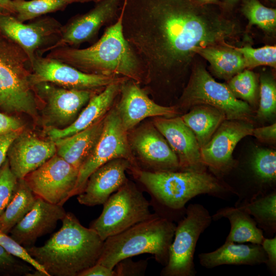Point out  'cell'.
<instances>
[{
    "instance_id": "obj_1",
    "label": "cell",
    "mask_w": 276,
    "mask_h": 276,
    "mask_svg": "<svg viewBox=\"0 0 276 276\" xmlns=\"http://www.w3.org/2000/svg\"><path fill=\"white\" fill-rule=\"evenodd\" d=\"M123 35L150 79L191 70L198 49L235 46L244 35L237 19L198 0H122Z\"/></svg>"
},
{
    "instance_id": "obj_2",
    "label": "cell",
    "mask_w": 276,
    "mask_h": 276,
    "mask_svg": "<svg viewBox=\"0 0 276 276\" xmlns=\"http://www.w3.org/2000/svg\"><path fill=\"white\" fill-rule=\"evenodd\" d=\"M61 221L60 229L43 246L25 248L50 276H78L97 263L104 241L71 212Z\"/></svg>"
},
{
    "instance_id": "obj_3",
    "label": "cell",
    "mask_w": 276,
    "mask_h": 276,
    "mask_svg": "<svg viewBox=\"0 0 276 276\" xmlns=\"http://www.w3.org/2000/svg\"><path fill=\"white\" fill-rule=\"evenodd\" d=\"M130 171L151 195L157 213L173 222L185 216L187 203L198 195L226 199L233 194L220 179L206 171L154 172L138 168Z\"/></svg>"
},
{
    "instance_id": "obj_4",
    "label": "cell",
    "mask_w": 276,
    "mask_h": 276,
    "mask_svg": "<svg viewBox=\"0 0 276 276\" xmlns=\"http://www.w3.org/2000/svg\"><path fill=\"white\" fill-rule=\"evenodd\" d=\"M45 56L87 73L121 76L137 83L145 77L141 62L123 35L120 14L90 47H59L48 52Z\"/></svg>"
},
{
    "instance_id": "obj_5",
    "label": "cell",
    "mask_w": 276,
    "mask_h": 276,
    "mask_svg": "<svg viewBox=\"0 0 276 276\" xmlns=\"http://www.w3.org/2000/svg\"><path fill=\"white\" fill-rule=\"evenodd\" d=\"M176 225L174 222L155 213L152 218L105 239L97 263L113 269L124 259L149 254L165 266Z\"/></svg>"
},
{
    "instance_id": "obj_6",
    "label": "cell",
    "mask_w": 276,
    "mask_h": 276,
    "mask_svg": "<svg viewBox=\"0 0 276 276\" xmlns=\"http://www.w3.org/2000/svg\"><path fill=\"white\" fill-rule=\"evenodd\" d=\"M32 63L25 51L0 31V109L37 114L39 98L31 84Z\"/></svg>"
},
{
    "instance_id": "obj_7",
    "label": "cell",
    "mask_w": 276,
    "mask_h": 276,
    "mask_svg": "<svg viewBox=\"0 0 276 276\" xmlns=\"http://www.w3.org/2000/svg\"><path fill=\"white\" fill-rule=\"evenodd\" d=\"M198 104L208 105L218 109L224 113L226 120L250 122V106L236 98L226 84L217 82L203 65L195 63L177 108L187 110Z\"/></svg>"
},
{
    "instance_id": "obj_8",
    "label": "cell",
    "mask_w": 276,
    "mask_h": 276,
    "mask_svg": "<svg viewBox=\"0 0 276 276\" xmlns=\"http://www.w3.org/2000/svg\"><path fill=\"white\" fill-rule=\"evenodd\" d=\"M103 205L101 214L89 227L104 241L155 214L151 213L150 204L143 194L128 180Z\"/></svg>"
},
{
    "instance_id": "obj_9",
    "label": "cell",
    "mask_w": 276,
    "mask_h": 276,
    "mask_svg": "<svg viewBox=\"0 0 276 276\" xmlns=\"http://www.w3.org/2000/svg\"><path fill=\"white\" fill-rule=\"evenodd\" d=\"M212 216L202 204L191 203L185 216L177 222L173 241L169 250L167 264L162 276H195L194 262L196 244L202 233L212 222Z\"/></svg>"
},
{
    "instance_id": "obj_10",
    "label": "cell",
    "mask_w": 276,
    "mask_h": 276,
    "mask_svg": "<svg viewBox=\"0 0 276 276\" xmlns=\"http://www.w3.org/2000/svg\"><path fill=\"white\" fill-rule=\"evenodd\" d=\"M127 132L116 108L109 111L104 117L103 130L95 148L79 170L77 181L71 197L80 193L92 173L111 160L125 158L134 168H138L130 151Z\"/></svg>"
},
{
    "instance_id": "obj_11",
    "label": "cell",
    "mask_w": 276,
    "mask_h": 276,
    "mask_svg": "<svg viewBox=\"0 0 276 276\" xmlns=\"http://www.w3.org/2000/svg\"><path fill=\"white\" fill-rule=\"evenodd\" d=\"M62 26L56 19L49 16L25 24L10 14L0 12V31L25 51L31 63L36 56L49 52L57 42Z\"/></svg>"
},
{
    "instance_id": "obj_12",
    "label": "cell",
    "mask_w": 276,
    "mask_h": 276,
    "mask_svg": "<svg viewBox=\"0 0 276 276\" xmlns=\"http://www.w3.org/2000/svg\"><path fill=\"white\" fill-rule=\"evenodd\" d=\"M78 174L79 170L56 154L24 179L37 197L63 205L71 197Z\"/></svg>"
},
{
    "instance_id": "obj_13",
    "label": "cell",
    "mask_w": 276,
    "mask_h": 276,
    "mask_svg": "<svg viewBox=\"0 0 276 276\" xmlns=\"http://www.w3.org/2000/svg\"><path fill=\"white\" fill-rule=\"evenodd\" d=\"M120 77L87 73L57 60L36 56L32 61L31 84L48 82L70 89L94 90L104 88Z\"/></svg>"
},
{
    "instance_id": "obj_14",
    "label": "cell",
    "mask_w": 276,
    "mask_h": 276,
    "mask_svg": "<svg viewBox=\"0 0 276 276\" xmlns=\"http://www.w3.org/2000/svg\"><path fill=\"white\" fill-rule=\"evenodd\" d=\"M254 128L251 122L223 121L209 142L200 148L203 164L221 179L236 164L233 153L236 145L243 137L252 135Z\"/></svg>"
},
{
    "instance_id": "obj_15",
    "label": "cell",
    "mask_w": 276,
    "mask_h": 276,
    "mask_svg": "<svg viewBox=\"0 0 276 276\" xmlns=\"http://www.w3.org/2000/svg\"><path fill=\"white\" fill-rule=\"evenodd\" d=\"M39 98L46 103L47 117L52 123L61 128L71 125L81 109L94 95L89 90L70 89L48 82L34 86Z\"/></svg>"
},
{
    "instance_id": "obj_16",
    "label": "cell",
    "mask_w": 276,
    "mask_h": 276,
    "mask_svg": "<svg viewBox=\"0 0 276 276\" xmlns=\"http://www.w3.org/2000/svg\"><path fill=\"white\" fill-rule=\"evenodd\" d=\"M153 124L177 155L180 171H206L196 137L181 117H155Z\"/></svg>"
},
{
    "instance_id": "obj_17",
    "label": "cell",
    "mask_w": 276,
    "mask_h": 276,
    "mask_svg": "<svg viewBox=\"0 0 276 276\" xmlns=\"http://www.w3.org/2000/svg\"><path fill=\"white\" fill-rule=\"evenodd\" d=\"M137 82L125 79L122 83L121 98L115 107L126 131L150 117H173L177 113L176 106L159 105L149 98Z\"/></svg>"
},
{
    "instance_id": "obj_18",
    "label": "cell",
    "mask_w": 276,
    "mask_h": 276,
    "mask_svg": "<svg viewBox=\"0 0 276 276\" xmlns=\"http://www.w3.org/2000/svg\"><path fill=\"white\" fill-rule=\"evenodd\" d=\"M122 2L101 0L87 13L71 19L62 26L60 37L50 51L62 47H72L93 39L101 27L117 14Z\"/></svg>"
},
{
    "instance_id": "obj_19",
    "label": "cell",
    "mask_w": 276,
    "mask_h": 276,
    "mask_svg": "<svg viewBox=\"0 0 276 276\" xmlns=\"http://www.w3.org/2000/svg\"><path fill=\"white\" fill-rule=\"evenodd\" d=\"M133 168L128 160L122 158L102 165L89 176L84 188L78 195V201L88 206L103 204L126 183L128 180L126 171Z\"/></svg>"
},
{
    "instance_id": "obj_20",
    "label": "cell",
    "mask_w": 276,
    "mask_h": 276,
    "mask_svg": "<svg viewBox=\"0 0 276 276\" xmlns=\"http://www.w3.org/2000/svg\"><path fill=\"white\" fill-rule=\"evenodd\" d=\"M66 214L63 205L36 196L31 209L11 230V237L25 248L33 246L38 238L51 233Z\"/></svg>"
},
{
    "instance_id": "obj_21",
    "label": "cell",
    "mask_w": 276,
    "mask_h": 276,
    "mask_svg": "<svg viewBox=\"0 0 276 276\" xmlns=\"http://www.w3.org/2000/svg\"><path fill=\"white\" fill-rule=\"evenodd\" d=\"M131 142L141 162L151 169L150 171L179 170L177 155L153 124L137 129Z\"/></svg>"
},
{
    "instance_id": "obj_22",
    "label": "cell",
    "mask_w": 276,
    "mask_h": 276,
    "mask_svg": "<svg viewBox=\"0 0 276 276\" xmlns=\"http://www.w3.org/2000/svg\"><path fill=\"white\" fill-rule=\"evenodd\" d=\"M56 154L54 141H44L21 132L13 142L7 153L10 169L18 179H24Z\"/></svg>"
},
{
    "instance_id": "obj_23",
    "label": "cell",
    "mask_w": 276,
    "mask_h": 276,
    "mask_svg": "<svg viewBox=\"0 0 276 276\" xmlns=\"http://www.w3.org/2000/svg\"><path fill=\"white\" fill-rule=\"evenodd\" d=\"M125 79L127 78H121L107 85L98 94L94 95L74 122L67 127L49 129L47 134L51 140L71 136L89 127L104 117L120 93L122 83Z\"/></svg>"
},
{
    "instance_id": "obj_24",
    "label": "cell",
    "mask_w": 276,
    "mask_h": 276,
    "mask_svg": "<svg viewBox=\"0 0 276 276\" xmlns=\"http://www.w3.org/2000/svg\"><path fill=\"white\" fill-rule=\"evenodd\" d=\"M200 264L207 269L223 265L255 266L267 262V257L261 244H236L225 241L216 250L198 255Z\"/></svg>"
},
{
    "instance_id": "obj_25",
    "label": "cell",
    "mask_w": 276,
    "mask_h": 276,
    "mask_svg": "<svg viewBox=\"0 0 276 276\" xmlns=\"http://www.w3.org/2000/svg\"><path fill=\"white\" fill-rule=\"evenodd\" d=\"M104 117L74 134L54 140L56 154L79 170L91 153L100 138L104 126Z\"/></svg>"
},
{
    "instance_id": "obj_26",
    "label": "cell",
    "mask_w": 276,
    "mask_h": 276,
    "mask_svg": "<svg viewBox=\"0 0 276 276\" xmlns=\"http://www.w3.org/2000/svg\"><path fill=\"white\" fill-rule=\"evenodd\" d=\"M212 218L213 221L223 218L229 220L231 230L225 241L261 244L265 238L263 231L258 226L255 219L241 207L221 208Z\"/></svg>"
},
{
    "instance_id": "obj_27",
    "label": "cell",
    "mask_w": 276,
    "mask_h": 276,
    "mask_svg": "<svg viewBox=\"0 0 276 276\" xmlns=\"http://www.w3.org/2000/svg\"><path fill=\"white\" fill-rule=\"evenodd\" d=\"M181 118L194 134L200 148L209 142L219 125L226 120L222 111L205 104L191 107Z\"/></svg>"
},
{
    "instance_id": "obj_28",
    "label": "cell",
    "mask_w": 276,
    "mask_h": 276,
    "mask_svg": "<svg viewBox=\"0 0 276 276\" xmlns=\"http://www.w3.org/2000/svg\"><path fill=\"white\" fill-rule=\"evenodd\" d=\"M234 46H215L198 49L197 53L210 63L215 76L229 80L246 69L244 59Z\"/></svg>"
},
{
    "instance_id": "obj_29",
    "label": "cell",
    "mask_w": 276,
    "mask_h": 276,
    "mask_svg": "<svg viewBox=\"0 0 276 276\" xmlns=\"http://www.w3.org/2000/svg\"><path fill=\"white\" fill-rule=\"evenodd\" d=\"M36 198L24 179H18L12 197L0 216V231L10 232L31 209Z\"/></svg>"
},
{
    "instance_id": "obj_30",
    "label": "cell",
    "mask_w": 276,
    "mask_h": 276,
    "mask_svg": "<svg viewBox=\"0 0 276 276\" xmlns=\"http://www.w3.org/2000/svg\"><path fill=\"white\" fill-rule=\"evenodd\" d=\"M237 207L242 208L253 217L267 238L274 236L276 233V191Z\"/></svg>"
},
{
    "instance_id": "obj_31",
    "label": "cell",
    "mask_w": 276,
    "mask_h": 276,
    "mask_svg": "<svg viewBox=\"0 0 276 276\" xmlns=\"http://www.w3.org/2000/svg\"><path fill=\"white\" fill-rule=\"evenodd\" d=\"M12 1L14 17L22 22L62 10L68 5L64 0Z\"/></svg>"
},
{
    "instance_id": "obj_32",
    "label": "cell",
    "mask_w": 276,
    "mask_h": 276,
    "mask_svg": "<svg viewBox=\"0 0 276 276\" xmlns=\"http://www.w3.org/2000/svg\"><path fill=\"white\" fill-rule=\"evenodd\" d=\"M226 85L236 98L256 106L259 86L258 77L252 71L244 70L228 80Z\"/></svg>"
},
{
    "instance_id": "obj_33",
    "label": "cell",
    "mask_w": 276,
    "mask_h": 276,
    "mask_svg": "<svg viewBox=\"0 0 276 276\" xmlns=\"http://www.w3.org/2000/svg\"><path fill=\"white\" fill-rule=\"evenodd\" d=\"M241 11L248 20V28L257 25L268 34L275 32V9L264 6L259 0H243Z\"/></svg>"
},
{
    "instance_id": "obj_34",
    "label": "cell",
    "mask_w": 276,
    "mask_h": 276,
    "mask_svg": "<svg viewBox=\"0 0 276 276\" xmlns=\"http://www.w3.org/2000/svg\"><path fill=\"white\" fill-rule=\"evenodd\" d=\"M248 162L259 179L268 190L276 191V152L267 149H259Z\"/></svg>"
},
{
    "instance_id": "obj_35",
    "label": "cell",
    "mask_w": 276,
    "mask_h": 276,
    "mask_svg": "<svg viewBox=\"0 0 276 276\" xmlns=\"http://www.w3.org/2000/svg\"><path fill=\"white\" fill-rule=\"evenodd\" d=\"M259 97L257 117L261 120H269L276 113V84L269 73H264L260 76Z\"/></svg>"
},
{
    "instance_id": "obj_36",
    "label": "cell",
    "mask_w": 276,
    "mask_h": 276,
    "mask_svg": "<svg viewBox=\"0 0 276 276\" xmlns=\"http://www.w3.org/2000/svg\"><path fill=\"white\" fill-rule=\"evenodd\" d=\"M242 55L246 68L250 69L260 65L276 67V47L275 45H265L255 49L250 45L235 47Z\"/></svg>"
},
{
    "instance_id": "obj_37",
    "label": "cell",
    "mask_w": 276,
    "mask_h": 276,
    "mask_svg": "<svg viewBox=\"0 0 276 276\" xmlns=\"http://www.w3.org/2000/svg\"><path fill=\"white\" fill-rule=\"evenodd\" d=\"M18 179L12 172L8 160L0 168V216L11 200Z\"/></svg>"
},
{
    "instance_id": "obj_38",
    "label": "cell",
    "mask_w": 276,
    "mask_h": 276,
    "mask_svg": "<svg viewBox=\"0 0 276 276\" xmlns=\"http://www.w3.org/2000/svg\"><path fill=\"white\" fill-rule=\"evenodd\" d=\"M0 245L11 255L33 266L38 271V275L50 276L45 269L29 254L25 247L2 231H0Z\"/></svg>"
},
{
    "instance_id": "obj_39",
    "label": "cell",
    "mask_w": 276,
    "mask_h": 276,
    "mask_svg": "<svg viewBox=\"0 0 276 276\" xmlns=\"http://www.w3.org/2000/svg\"><path fill=\"white\" fill-rule=\"evenodd\" d=\"M15 257L0 245L1 269H8L18 275H31L34 272L33 266H30L24 260H17Z\"/></svg>"
},
{
    "instance_id": "obj_40",
    "label": "cell",
    "mask_w": 276,
    "mask_h": 276,
    "mask_svg": "<svg viewBox=\"0 0 276 276\" xmlns=\"http://www.w3.org/2000/svg\"><path fill=\"white\" fill-rule=\"evenodd\" d=\"M147 266V260L134 262L127 258L118 263L113 270L115 276L144 275Z\"/></svg>"
},
{
    "instance_id": "obj_41",
    "label": "cell",
    "mask_w": 276,
    "mask_h": 276,
    "mask_svg": "<svg viewBox=\"0 0 276 276\" xmlns=\"http://www.w3.org/2000/svg\"><path fill=\"white\" fill-rule=\"evenodd\" d=\"M266 253L267 265L270 274L276 275V237H265L261 244Z\"/></svg>"
},
{
    "instance_id": "obj_42",
    "label": "cell",
    "mask_w": 276,
    "mask_h": 276,
    "mask_svg": "<svg viewBox=\"0 0 276 276\" xmlns=\"http://www.w3.org/2000/svg\"><path fill=\"white\" fill-rule=\"evenodd\" d=\"M252 135L262 142L274 143L276 140V123L254 128Z\"/></svg>"
},
{
    "instance_id": "obj_43",
    "label": "cell",
    "mask_w": 276,
    "mask_h": 276,
    "mask_svg": "<svg viewBox=\"0 0 276 276\" xmlns=\"http://www.w3.org/2000/svg\"><path fill=\"white\" fill-rule=\"evenodd\" d=\"M22 127L18 119L0 112V136L11 131L22 130Z\"/></svg>"
},
{
    "instance_id": "obj_44",
    "label": "cell",
    "mask_w": 276,
    "mask_h": 276,
    "mask_svg": "<svg viewBox=\"0 0 276 276\" xmlns=\"http://www.w3.org/2000/svg\"><path fill=\"white\" fill-rule=\"evenodd\" d=\"M21 131H13L0 136V168L6 160L10 146Z\"/></svg>"
},
{
    "instance_id": "obj_45",
    "label": "cell",
    "mask_w": 276,
    "mask_h": 276,
    "mask_svg": "<svg viewBox=\"0 0 276 276\" xmlns=\"http://www.w3.org/2000/svg\"><path fill=\"white\" fill-rule=\"evenodd\" d=\"M78 276H115L114 270L96 263L80 273Z\"/></svg>"
},
{
    "instance_id": "obj_46",
    "label": "cell",
    "mask_w": 276,
    "mask_h": 276,
    "mask_svg": "<svg viewBox=\"0 0 276 276\" xmlns=\"http://www.w3.org/2000/svg\"><path fill=\"white\" fill-rule=\"evenodd\" d=\"M0 12L13 14V4L12 0H0Z\"/></svg>"
},
{
    "instance_id": "obj_47",
    "label": "cell",
    "mask_w": 276,
    "mask_h": 276,
    "mask_svg": "<svg viewBox=\"0 0 276 276\" xmlns=\"http://www.w3.org/2000/svg\"><path fill=\"white\" fill-rule=\"evenodd\" d=\"M201 4L203 5H219L221 3L219 0H198Z\"/></svg>"
},
{
    "instance_id": "obj_48",
    "label": "cell",
    "mask_w": 276,
    "mask_h": 276,
    "mask_svg": "<svg viewBox=\"0 0 276 276\" xmlns=\"http://www.w3.org/2000/svg\"><path fill=\"white\" fill-rule=\"evenodd\" d=\"M226 6L230 7L233 6L239 0H223Z\"/></svg>"
},
{
    "instance_id": "obj_49",
    "label": "cell",
    "mask_w": 276,
    "mask_h": 276,
    "mask_svg": "<svg viewBox=\"0 0 276 276\" xmlns=\"http://www.w3.org/2000/svg\"><path fill=\"white\" fill-rule=\"evenodd\" d=\"M101 0H77L76 2H80V3H84V2H87L90 1H95V2H99Z\"/></svg>"
},
{
    "instance_id": "obj_50",
    "label": "cell",
    "mask_w": 276,
    "mask_h": 276,
    "mask_svg": "<svg viewBox=\"0 0 276 276\" xmlns=\"http://www.w3.org/2000/svg\"><path fill=\"white\" fill-rule=\"evenodd\" d=\"M66 3H67L68 4L73 3V2H76L77 0H64Z\"/></svg>"
},
{
    "instance_id": "obj_51",
    "label": "cell",
    "mask_w": 276,
    "mask_h": 276,
    "mask_svg": "<svg viewBox=\"0 0 276 276\" xmlns=\"http://www.w3.org/2000/svg\"><path fill=\"white\" fill-rule=\"evenodd\" d=\"M269 1H270L272 2H275V0H269Z\"/></svg>"
}]
</instances>
